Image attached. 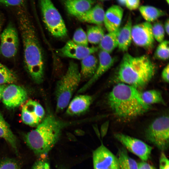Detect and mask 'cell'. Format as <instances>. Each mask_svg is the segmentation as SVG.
Listing matches in <instances>:
<instances>
[{
  "label": "cell",
  "mask_w": 169,
  "mask_h": 169,
  "mask_svg": "<svg viewBox=\"0 0 169 169\" xmlns=\"http://www.w3.org/2000/svg\"><path fill=\"white\" fill-rule=\"evenodd\" d=\"M17 9L25 66L34 81L39 84L43 82L44 78V62L42 49L27 10L25 7Z\"/></svg>",
  "instance_id": "1"
},
{
  "label": "cell",
  "mask_w": 169,
  "mask_h": 169,
  "mask_svg": "<svg viewBox=\"0 0 169 169\" xmlns=\"http://www.w3.org/2000/svg\"><path fill=\"white\" fill-rule=\"evenodd\" d=\"M86 122L85 119L66 121L49 112L35 129L24 138L27 146L35 155H46L58 142L63 131L67 127Z\"/></svg>",
  "instance_id": "2"
},
{
  "label": "cell",
  "mask_w": 169,
  "mask_h": 169,
  "mask_svg": "<svg viewBox=\"0 0 169 169\" xmlns=\"http://www.w3.org/2000/svg\"><path fill=\"white\" fill-rule=\"evenodd\" d=\"M107 102L114 115L125 120L144 114L151 106L143 101L139 90L120 82L114 86L109 92Z\"/></svg>",
  "instance_id": "3"
},
{
  "label": "cell",
  "mask_w": 169,
  "mask_h": 169,
  "mask_svg": "<svg viewBox=\"0 0 169 169\" xmlns=\"http://www.w3.org/2000/svg\"><path fill=\"white\" fill-rule=\"evenodd\" d=\"M156 71L155 64L147 55L134 57L126 53L120 64L116 79L120 83L131 85L139 90L149 83Z\"/></svg>",
  "instance_id": "4"
},
{
  "label": "cell",
  "mask_w": 169,
  "mask_h": 169,
  "mask_svg": "<svg viewBox=\"0 0 169 169\" xmlns=\"http://www.w3.org/2000/svg\"><path fill=\"white\" fill-rule=\"evenodd\" d=\"M81 80L78 65L71 61L66 72L56 83L54 93L56 113L60 112L67 107Z\"/></svg>",
  "instance_id": "5"
},
{
  "label": "cell",
  "mask_w": 169,
  "mask_h": 169,
  "mask_svg": "<svg viewBox=\"0 0 169 169\" xmlns=\"http://www.w3.org/2000/svg\"><path fill=\"white\" fill-rule=\"evenodd\" d=\"M146 140L162 151H166L169 144V119L163 115L154 119L145 132Z\"/></svg>",
  "instance_id": "6"
},
{
  "label": "cell",
  "mask_w": 169,
  "mask_h": 169,
  "mask_svg": "<svg viewBox=\"0 0 169 169\" xmlns=\"http://www.w3.org/2000/svg\"><path fill=\"white\" fill-rule=\"evenodd\" d=\"M39 2L44 21L49 31L57 38L66 36V26L51 0H39Z\"/></svg>",
  "instance_id": "7"
},
{
  "label": "cell",
  "mask_w": 169,
  "mask_h": 169,
  "mask_svg": "<svg viewBox=\"0 0 169 169\" xmlns=\"http://www.w3.org/2000/svg\"><path fill=\"white\" fill-rule=\"evenodd\" d=\"M114 137L126 149L142 161H146L149 158L152 148L143 141L120 133L115 134Z\"/></svg>",
  "instance_id": "8"
},
{
  "label": "cell",
  "mask_w": 169,
  "mask_h": 169,
  "mask_svg": "<svg viewBox=\"0 0 169 169\" xmlns=\"http://www.w3.org/2000/svg\"><path fill=\"white\" fill-rule=\"evenodd\" d=\"M0 53L4 57L11 58L16 54L19 40L17 31L14 26L9 23L1 35Z\"/></svg>",
  "instance_id": "9"
},
{
  "label": "cell",
  "mask_w": 169,
  "mask_h": 169,
  "mask_svg": "<svg viewBox=\"0 0 169 169\" xmlns=\"http://www.w3.org/2000/svg\"><path fill=\"white\" fill-rule=\"evenodd\" d=\"M94 169H120L117 156L102 143L93 152Z\"/></svg>",
  "instance_id": "10"
},
{
  "label": "cell",
  "mask_w": 169,
  "mask_h": 169,
  "mask_svg": "<svg viewBox=\"0 0 169 169\" xmlns=\"http://www.w3.org/2000/svg\"><path fill=\"white\" fill-rule=\"evenodd\" d=\"M131 33L132 40L136 45L148 50L153 47L155 39L150 23L146 22L132 26Z\"/></svg>",
  "instance_id": "11"
},
{
  "label": "cell",
  "mask_w": 169,
  "mask_h": 169,
  "mask_svg": "<svg viewBox=\"0 0 169 169\" xmlns=\"http://www.w3.org/2000/svg\"><path fill=\"white\" fill-rule=\"evenodd\" d=\"M27 98L28 94L24 89L12 84L5 86L2 94V99L7 108L13 109L23 104Z\"/></svg>",
  "instance_id": "12"
},
{
  "label": "cell",
  "mask_w": 169,
  "mask_h": 169,
  "mask_svg": "<svg viewBox=\"0 0 169 169\" xmlns=\"http://www.w3.org/2000/svg\"><path fill=\"white\" fill-rule=\"evenodd\" d=\"M45 111L38 102L29 100L23 106L21 118L25 124L31 126H37L44 116Z\"/></svg>",
  "instance_id": "13"
},
{
  "label": "cell",
  "mask_w": 169,
  "mask_h": 169,
  "mask_svg": "<svg viewBox=\"0 0 169 169\" xmlns=\"http://www.w3.org/2000/svg\"><path fill=\"white\" fill-rule=\"evenodd\" d=\"M99 64L92 77L78 91L77 93L82 94L87 90L105 72L114 64L115 59L110 54L100 50L99 54Z\"/></svg>",
  "instance_id": "14"
},
{
  "label": "cell",
  "mask_w": 169,
  "mask_h": 169,
  "mask_svg": "<svg viewBox=\"0 0 169 169\" xmlns=\"http://www.w3.org/2000/svg\"><path fill=\"white\" fill-rule=\"evenodd\" d=\"M98 49L97 47L80 45L71 40L68 41L63 47L58 49L57 52L62 56L82 60L97 52Z\"/></svg>",
  "instance_id": "15"
},
{
  "label": "cell",
  "mask_w": 169,
  "mask_h": 169,
  "mask_svg": "<svg viewBox=\"0 0 169 169\" xmlns=\"http://www.w3.org/2000/svg\"><path fill=\"white\" fill-rule=\"evenodd\" d=\"M94 100L93 96L80 94L75 96L69 102L66 111L70 116L81 115L87 111Z\"/></svg>",
  "instance_id": "16"
},
{
  "label": "cell",
  "mask_w": 169,
  "mask_h": 169,
  "mask_svg": "<svg viewBox=\"0 0 169 169\" xmlns=\"http://www.w3.org/2000/svg\"><path fill=\"white\" fill-rule=\"evenodd\" d=\"M123 14L122 8L117 5L112 6L105 12L103 23L109 32L120 28Z\"/></svg>",
  "instance_id": "17"
},
{
  "label": "cell",
  "mask_w": 169,
  "mask_h": 169,
  "mask_svg": "<svg viewBox=\"0 0 169 169\" xmlns=\"http://www.w3.org/2000/svg\"><path fill=\"white\" fill-rule=\"evenodd\" d=\"M95 2L94 0H64V3L68 13L77 18L90 9Z\"/></svg>",
  "instance_id": "18"
},
{
  "label": "cell",
  "mask_w": 169,
  "mask_h": 169,
  "mask_svg": "<svg viewBox=\"0 0 169 169\" xmlns=\"http://www.w3.org/2000/svg\"><path fill=\"white\" fill-rule=\"evenodd\" d=\"M105 14L102 6L98 4L77 18L84 22L100 25L103 23Z\"/></svg>",
  "instance_id": "19"
},
{
  "label": "cell",
  "mask_w": 169,
  "mask_h": 169,
  "mask_svg": "<svg viewBox=\"0 0 169 169\" xmlns=\"http://www.w3.org/2000/svg\"><path fill=\"white\" fill-rule=\"evenodd\" d=\"M98 63L97 58L92 54L81 60L80 71L81 80H88L92 77L96 70Z\"/></svg>",
  "instance_id": "20"
},
{
  "label": "cell",
  "mask_w": 169,
  "mask_h": 169,
  "mask_svg": "<svg viewBox=\"0 0 169 169\" xmlns=\"http://www.w3.org/2000/svg\"><path fill=\"white\" fill-rule=\"evenodd\" d=\"M132 24L131 19L129 18L125 25L120 29L118 36V47L122 52L127 51L131 45Z\"/></svg>",
  "instance_id": "21"
},
{
  "label": "cell",
  "mask_w": 169,
  "mask_h": 169,
  "mask_svg": "<svg viewBox=\"0 0 169 169\" xmlns=\"http://www.w3.org/2000/svg\"><path fill=\"white\" fill-rule=\"evenodd\" d=\"M0 137L4 139L18 154L17 141L16 136L12 131L9 125L0 112Z\"/></svg>",
  "instance_id": "22"
},
{
  "label": "cell",
  "mask_w": 169,
  "mask_h": 169,
  "mask_svg": "<svg viewBox=\"0 0 169 169\" xmlns=\"http://www.w3.org/2000/svg\"><path fill=\"white\" fill-rule=\"evenodd\" d=\"M120 29V28L104 35L99 43L101 50L110 54L118 47V36Z\"/></svg>",
  "instance_id": "23"
},
{
  "label": "cell",
  "mask_w": 169,
  "mask_h": 169,
  "mask_svg": "<svg viewBox=\"0 0 169 169\" xmlns=\"http://www.w3.org/2000/svg\"><path fill=\"white\" fill-rule=\"evenodd\" d=\"M117 155L120 169H138L137 163L129 155L124 147L118 149Z\"/></svg>",
  "instance_id": "24"
},
{
  "label": "cell",
  "mask_w": 169,
  "mask_h": 169,
  "mask_svg": "<svg viewBox=\"0 0 169 169\" xmlns=\"http://www.w3.org/2000/svg\"><path fill=\"white\" fill-rule=\"evenodd\" d=\"M139 10L143 18L150 23L166 14L164 11L152 6H141Z\"/></svg>",
  "instance_id": "25"
},
{
  "label": "cell",
  "mask_w": 169,
  "mask_h": 169,
  "mask_svg": "<svg viewBox=\"0 0 169 169\" xmlns=\"http://www.w3.org/2000/svg\"><path fill=\"white\" fill-rule=\"evenodd\" d=\"M141 98L144 102L150 105L151 104H165L161 94L158 90H151L141 92Z\"/></svg>",
  "instance_id": "26"
},
{
  "label": "cell",
  "mask_w": 169,
  "mask_h": 169,
  "mask_svg": "<svg viewBox=\"0 0 169 169\" xmlns=\"http://www.w3.org/2000/svg\"><path fill=\"white\" fill-rule=\"evenodd\" d=\"M86 35L88 42L97 44L100 43L104 35V31L100 25L91 26L87 28Z\"/></svg>",
  "instance_id": "27"
},
{
  "label": "cell",
  "mask_w": 169,
  "mask_h": 169,
  "mask_svg": "<svg viewBox=\"0 0 169 169\" xmlns=\"http://www.w3.org/2000/svg\"><path fill=\"white\" fill-rule=\"evenodd\" d=\"M16 74L6 66L0 63V84H13L17 82Z\"/></svg>",
  "instance_id": "28"
},
{
  "label": "cell",
  "mask_w": 169,
  "mask_h": 169,
  "mask_svg": "<svg viewBox=\"0 0 169 169\" xmlns=\"http://www.w3.org/2000/svg\"><path fill=\"white\" fill-rule=\"evenodd\" d=\"M169 41L165 40L160 43L154 53V56L157 59L166 60L169 58Z\"/></svg>",
  "instance_id": "29"
},
{
  "label": "cell",
  "mask_w": 169,
  "mask_h": 169,
  "mask_svg": "<svg viewBox=\"0 0 169 169\" xmlns=\"http://www.w3.org/2000/svg\"><path fill=\"white\" fill-rule=\"evenodd\" d=\"M72 40L78 45L88 46V41L86 34L81 28H79L76 30L74 33Z\"/></svg>",
  "instance_id": "30"
},
{
  "label": "cell",
  "mask_w": 169,
  "mask_h": 169,
  "mask_svg": "<svg viewBox=\"0 0 169 169\" xmlns=\"http://www.w3.org/2000/svg\"><path fill=\"white\" fill-rule=\"evenodd\" d=\"M153 36L158 42L160 43L164 40L165 31L162 24L160 22H156L152 25Z\"/></svg>",
  "instance_id": "31"
},
{
  "label": "cell",
  "mask_w": 169,
  "mask_h": 169,
  "mask_svg": "<svg viewBox=\"0 0 169 169\" xmlns=\"http://www.w3.org/2000/svg\"><path fill=\"white\" fill-rule=\"evenodd\" d=\"M0 169H20V166L15 159L7 158L0 161Z\"/></svg>",
  "instance_id": "32"
},
{
  "label": "cell",
  "mask_w": 169,
  "mask_h": 169,
  "mask_svg": "<svg viewBox=\"0 0 169 169\" xmlns=\"http://www.w3.org/2000/svg\"><path fill=\"white\" fill-rule=\"evenodd\" d=\"M26 0H0V4L18 8L25 7Z\"/></svg>",
  "instance_id": "33"
},
{
  "label": "cell",
  "mask_w": 169,
  "mask_h": 169,
  "mask_svg": "<svg viewBox=\"0 0 169 169\" xmlns=\"http://www.w3.org/2000/svg\"><path fill=\"white\" fill-rule=\"evenodd\" d=\"M31 169H50L49 162L46 160H38L34 163Z\"/></svg>",
  "instance_id": "34"
},
{
  "label": "cell",
  "mask_w": 169,
  "mask_h": 169,
  "mask_svg": "<svg viewBox=\"0 0 169 169\" xmlns=\"http://www.w3.org/2000/svg\"><path fill=\"white\" fill-rule=\"evenodd\" d=\"M159 169H169V161L163 152L161 154L159 159Z\"/></svg>",
  "instance_id": "35"
},
{
  "label": "cell",
  "mask_w": 169,
  "mask_h": 169,
  "mask_svg": "<svg viewBox=\"0 0 169 169\" xmlns=\"http://www.w3.org/2000/svg\"><path fill=\"white\" fill-rule=\"evenodd\" d=\"M140 3V0H125L126 7L130 10L137 9L139 7Z\"/></svg>",
  "instance_id": "36"
},
{
  "label": "cell",
  "mask_w": 169,
  "mask_h": 169,
  "mask_svg": "<svg viewBox=\"0 0 169 169\" xmlns=\"http://www.w3.org/2000/svg\"><path fill=\"white\" fill-rule=\"evenodd\" d=\"M169 64L164 67L161 73V77L163 80L166 83L169 82Z\"/></svg>",
  "instance_id": "37"
},
{
  "label": "cell",
  "mask_w": 169,
  "mask_h": 169,
  "mask_svg": "<svg viewBox=\"0 0 169 169\" xmlns=\"http://www.w3.org/2000/svg\"><path fill=\"white\" fill-rule=\"evenodd\" d=\"M138 169H156L146 161H142L137 163Z\"/></svg>",
  "instance_id": "38"
},
{
  "label": "cell",
  "mask_w": 169,
  "mask_h": 169,
  "mask_svg": "<svg viewBox=\"0 0 169 169\" xmlns=\"http://www.w3.org/2000/svg\"><path fill=\"white\" fill-rule=\"evenodd\" d=\"M164 28L166 34L168 35L169 32V21L168 18L166 21L165 23Z\"/></svg>",
  "instance_id": "39"
},
{
  "label": "cell",
  "mask_w": 169,
  "mask_h": 169,
  "mask_svg": "<svg viewBox=\"0 0 169 169\" xmlns=\"http://www.w3.org/2000/svg\"><path fill=\"white\" fill-rule=\"evenodd\" d=\"M6 86L5 84H0V100L2 99V94Z\"/></svg>",
  "instance_id": "40"
},
{
  "label": "cell",
  "mask_w": 169,
  "mask_h": 169,
  "mask_svg": "<svg viewBox=\"0 0 169 169\" xmlns=\"http://www.w3.org/2000/svg\"><path fill=\"white\" fill-rule=\"evenodd\" d=\"M3 17L2 15L0 13V33L1 30L2 26L3 23Z\"/></svg>",
  "instance_id": "41"
},
{
  "label": "cell",
  "mask_w": 169,
  "mask_h": 169,
  "mask_svg": "<svg viewBox=\"0 0 169 169\" xmlns=\"http://www.w3.org/2000/svg\"><path fill=\"white\" fill-rule=\"evenodd\" d=\"M58 169H66L64 166H60Z\"/></svg>",
  "instance_id": "42"
},
{
  "label": "cell",
  "mask_w": 169,
  "mask_h": 169,
  "mask_svg": "<svg viewBox=\"0 0 169 169\" xmlns=\"http://www.w3.org/2000/svg\"><path fill=\"white\" fill-rule=\"evenodd\" d=\"M166 2L167 3V4H169V0H166Z\"/></svg>",
  "instance_id": "43"
},
{
  "label": "cell",
  "mask_w": 169,
  "mask_h": 169,
  "mask_svg": "<svg viewBox=\"0 0 169 169\" xmlns=\"http://www.w3.org/2000/svg\"><path fill=\"white\" fill-rule=\"evenodd\" d=\"M102 0V1H106V0Z\"/></svg>",
  "instance_id": "44"
}]
</instances>
